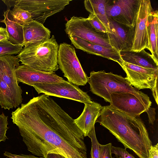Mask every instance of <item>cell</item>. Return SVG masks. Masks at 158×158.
Wrapping results in <instances>:
<instances>
[{
    "mask_svg": "<svg viewBox=\"0 0 158 158\" xmlns=\"http://www.w3.org/2000/svg\"><path fill=\"white\" fill-rule=\"evenodd\" d=\"M11 115L28 150L33 155L44 157L53 153L65 158H87L83 133L49 96L34 97Z\"/></svg>",
    "mask_w": 158,
    "mask_h": 158,
    "instance_id": "cell-1",
    "label": "cell"
},
{
    "mask_svg": "<svg viewBox=\"0 0 158 158\" xmlns=\"http://www.w3.org/2000/svg\"><path fill=\"white\" fill-rule=\"evenodd\" d=\"M96 122L107 129L125 149L132 150L139 158H148L152 143L140 116H131L110 105L102 106Z\"/></svg>",
    "mask_w": 158,
    "mask_h": 158,
    "instance_id": "cell-2",
    "label": "cell"
},
{
    "mask_svg": "<svg viewBox=\"0 0 158 158\" xmlns=\"http://www.w3.org/2000/svg\"><path fill=\"white\" fill-rule=\"evenodd\" d=\"M59 45L54 36L39 43L24 47L16 56L23 65L41 72L52 73L59 69Z\"/></svg>",
    "mask_w": 158,
    "mask_h": 158,
    "instance_id": "cell-3",
    "label": "cell"
},
{
    "mask_svg": "<svg viewBox=\"0 0 158 158\" xmlns=\"http://www.w3.org/2000/svg\"><path fill=\"white\" fill-rule=\"evenodd\" d=\"M88 82L93 94L110 103L113 93L128 92L137 95L144 94L132 86L125 77L104 70L90 72Z\"/></svg>",
    "mask_w": 158,
    "mask_h": 158,
    "instance_id": "cell-4",
    "label": "cell"
},
{
    "mask_svg": "<svg viewBox=\"0 0 158 158\" xmlns=\"http://www.w3.org/2000/svg\"><path fill=\"white\" fill-rule=\"evenodd\" d=\"M59 68L68 81L77 86L85 85L89 77L84 71L76 55L75 48L66 43L59 45L57 56Z\"/></svg>",
    "mask_w": 158,
    "mask_h": 158,
    "instance_id": "cell-5",
    "label": "cell"
},
{
    "mask_svg": "<svg viewBox=\"0 0 158 158\" xmlns=\"http://www.w3.org/2000/svg\"><path fill=\"white\" fill-rule=\"evenodd\" d=\"M110 98V106L133 117L147 112L152 104L149 97L145 94L137 95L128 92L114 93Z\"/></svg>",
    "mask_w": 158,
    "mask_h": 158,
    "instance_id": "cell-6",
    "label": "cell"
},
{
    "mask_svg": "<svg viewBox=\"0 0 158 158\" xmlns=\"http://www.w3.org/2000/svg\"><path fill=\"white\" fill-rule=\"evenodd\" d=\"M65 31L69 35H74L92 43L113 48L107 33L98 31L86 18L73 16L65 24Z\"/></svg>",
    "mask_w": 158,
    "mask_h": 158,
    "instance_id": "cell-7",
    "label": "cell"
},
{
    "mask_svg": "<svg viewBox=\"0 0 158 158\" xmlns=\"http://www.w3.org/2000/svg\"><path fill=\"white\" fill-rule=\"evenodd\" d=\"M71 0H18L15 5L28 12L33 20L43 24L47 18L63 10Z\"/></svg>",
    "mask_w": 158,
    "mask_h": 158,
    "instance_id": "cell-8",
    "label": "cell"
},
{
    "mask_svg": "<svg viewBox=\"0 0 158 158\" xmlns=\"http://www.w3.org/2000/svg\"><path fill=\"white\" fill-rule=\"evenodd\" d=\"M38 94L67 98L84 103L91 102L90 97L78 86L68 81L37 83L32 85Z\"/></svg>",
    "mask_w": 158,
    "mask_h": 158,
    "instance_id": "cell-9",
    "label": "cell"
},
{
    "mask_svg": "<svg viewBox=\"0 0 158 158\" xmlns=\"http://www.w3.org/2000/svg\"><path fill=\"white\" fill-rule=\"evenodd\" d=\"M141 0H107L106 10L108 19L135 27Z\"/></svg>",
    "mask_w": 158,
    "mask_h": 158,
    "instance_id": "cell-10",
    "label": "cell"
},
{
    "mask_svg": "<svg viewBox=\"0 0 158 158\" xmlns=\"http://www.w3.org/2000/svg\"><path fill=\"white\" fill-rule=\"evenodd\" d=\"M153 10L150 0H141L130 51L138 52L145 48L149 50L148 25L149 16Z\"/></svg>",
    "mask_w": 158,
    "mask_h": 158,
    "instance_id": "cell-11",
    "label": "cell"
},
{
    "mask_svg": "<svg viewBox=\"0 0 158 158\" xmlns=\"http://www.w3.org/2000/svg\"><path fill=\"white\" fill-rule=\"evenodd\" d=\"M120 66L127 74L126 80L139 90H152L158 81V69L143 67L123 61Z\"/></svg>",
    "mask_w": 158,
    "mask_h": 158,
    "instance_id": "cell-12",
    "label": "cell"
},
{
    "mask_svg": "<svg viewBox=\"0 0 158 158\" xmlns=\"http://www.w3.org/2000/svg\"><path fill=\"white\" fill-rule=\"evenodd\" d=\"M110 43L112 48L119 52L130 50L132 46L135 27L131 28L108 19Z\"/></svg>",
    "mask_w": 158,
    "mask_h": 158,
    "instance_id": "cell-13",
    "label": "cell"
},
{
    "mask_svg": "<svg viewBox=\"0 0 158 158\" xmlns=\"http://www.w3.org/2000/svg\"><path fill=\"white\" fill-rule=\"evenodd\" d=\"M19 61V59L14 56H0V77L8 85L20 104L22 102V91L15 73L20 65Z\"/></svg>",
    "mask_w": 158,
    "mask_h": 158,
    "instance_id": "cell-14",
    "label": "cell"
},
{
    "mask_svg": "<svg viewBox=\"0 0 158 158\" xmlns=\"http://www.w3.org/2000/svg\"><path fill=\"white\" fill-rule=\"evenodd\" d=\"M15 73L18 81L31 86L37 83L61 82L65 81L55 72L37 71L24 65H19L15 69Z\"/></svg>",
    "mask_w": 158,
    "mask_h": 158,
    "instance_id": "cell-15",
    "label": "cell"
},
{
    "mask_svg": "<svg viewBox=\"0 0 158 158\" xmlns=\"http://www.w3.org/2000/svg\"><path fill=\"white\" fill-rule=\"evenodd\" d=\"M68 36L71 44L77 49L88 54L111 60L117 62L120 66L123 63L119 52L114 48H107L94 44L74 35Z\"/></svg>",
    "mask_w": 158,
    "mask_h": 158,
    "instance_id": "cell-16",
    "label": "cell"
},
{
    "mask_svg": "<svg viewBox=\"0 0 158 158\" xmlns=\"http://www.w3.org/2000/svg\"><path fill=\"white\" fill-rule=\"evenodd\" d=\"M83 112L74 120L76 126L82 132L84 137L88 136L99 116L102 106L99 103L93 101L84 103Z\"/></svg>",
    "mask_w": 158,
    "mask_h": 158,
    "instance_id": "cell-17",
    "label": "cell"
},
{
    "mask_svg": "<svg viewBox=\"0 0 158 158\" xmlns=\"http://www.w3.org/2000/svg\"><path fill=\"white\" fill-rule=\"evenodd\" d=\"M24 42L23 47L45 41L50 38L51 31L34 20L23 26Z\"/></svg>",
    "mask_w": 158,
    "mask_h": 158,
    "instance_id": "cell-18",
    "label": "cell"
},
{
    "mask_svg": "<svg viewBox=\"0 0 158 158\" xmlns=\"http://www.w3.org/2000/svg\"><path fill=\"white\" fill-rule=\"evenodd\" d=\"M119 53L122 60L124 62L143 67L158 69V64L151 54L144 49L138 52L123 51Z\"/></svg>",
    "mask_w": 158,
    "mask_h": 158,
    "instance_id": "cell-19",
    "label": "cell"
},
{
    "mask_svg": "<svg viewBox=\"0 0 158 158\" xmlns=\"http://www.w3.org/2000/svg\"><path fill=\"white\" fill-rule=\"evenodd\" d=\"M148 32L149 51L154 60L158 64V12L153 10L149 16Z\"/></svg>",
    "mask_w": 158,
    "mask_h": 158,
    "instance_id": "cell-20",
    "label": "cell"
},
{
    "mask_svg": "<svg viewBox=\"0 0 158 158\" xmlns=\"http://www.w3.org/2000/svg\"><path fill=\"white\" fill-rule=\"evenodd\" d=\"M107 0H85L84 1L85 9L90 14L95 15L109 31V20L107 16L106 8Z\"/></svg>",
    "mask_w": 158,
    "mask_h": 158,
    "instance_id": "cell-21",
    "label": "cell"
},
{
    "mask_svg": "<svg viewBox=\"0 0 158 158\" xmlns=\"http://www.w3.org/2000/svg\"><path fill=\"white\" fill-rule=\"evenodd\" d=\"M3 16L4 19L0 22L6 25L9 40L13 44H22L24 42L23 26L9 20L5 13Z\"/></svg>",
    "mask_w": 158,
    "mask_h": 158,
    "instance_id": "cell-22",
    "label": "cell"
},
{
    "mask_svg": "<svg viewBox=\"0 0 158 158\" xmlns=\"http://www.w3.org/2000/svg\"><path fill=\"white\" fill-rule=\"evenodd\" d=\"M19 105L8 85L0 77V105L2 108L9 110Z\"/></svg>",
    "mask_w": 158,
    "mask_h": 158,
    "instance_id": "cell-23",
    "label": "cell"
},
{
    "mask_svg": "<svg viewBox=\"0 0 158 158\" xmlns=\"http://www.w3.org/2000/svg\"><path fill=\"white\" fill-rule=\"evenodd\" d=\"M8 19L23 26L31 23L33 20L31 14L16 5L12 10H7L4 12Z\"/></svg>",
    "mask_w": 158,
    "mask_h": 158,
    "instance_id": "cell-24",
    "label": "cell"
},
{
    "mask_svg": "<svg viewBox=\"0 0 158 158\" xmlns=\"http://www.w3.org/2000/svg\"><path fill=\"white\" fill-rule=\"evenodd\" d=\"M23 47L22 45L13 44L9 40L0 41V56L19 54Z\"/></svg>",
    "mask_w": 158,
    "mask_h": 158,
    "instance_id": "cell-25",
    "label": "cell"
},
{
    "mask_svg": "<svg viewBox=\"0 0 158 158\" xmlns=\"http://www.w3.org/2000/svg\"><path fill=\"white\" fill-rule=\"evenodd\" d=\"M91 139V147L90 158H100L99 143L95 134L94 127L89 132L88 136Z\"/></svg>",
    "mask_w": 158,
    "mask_h": 158,
    "instance_id": "cell-26",
    "label": "cell"
},
{
    "mask_svg": "<svg viewBox=\"0 0 158 158\" xmlns=\"http://www.w3.org/2000/svg\"><path fill=\"white\" fill-rule=\"evenodd\" d=\"M87 19L92 26L97 31L105 33H107L106 28L95 15L89 14Z\"/></svg>",
    "mask_w": 158,
    "mask_h": 158,
    "instance_id": "cell-27",
    "label": "cell"
},
{
    "mask_svg": "<svg viewBox=\"0 0 158 158\" xmlns=\"http://www.w3.org/2000/svg\"><path fill=\"white\" fill-rule=\"evenodd\" d=\"M7 117L3 113L0 114V142L2 141H5L7 139L6 136V132L8 129Z\"/></svg>",
    "mask_w": 158,
    "mask_h": 158,
    "instance_id": "cell-28",
    "label": "cell"
},
{
    "mask_svg": "<svg viewBox=\"0 0 158 158\" xmlns=\"http://www.w3.org/2000/svg\"><path fill=\"white\" fill-rule=\"evenodd\" d=\"M112 144L109 143L105 145L99 144L100 158H113L112 156Z\"/></svg>",
    "mask_w": 158,
    "mask_h": 158,
    "instance_id": "cell-29",
    "label": "cell"
},
{
    "mask_svg": "<svg viewBox=\"0 0 158 158\" xmlns=\"http://www.w3.org/2000/svg\"><path fill=\"white\" fill-rule=\"evenodd\" d=\"M111 153L114 154L115 158H135L133 155L127 151L126 149L120 147L112 146Z\"/></svg>",
    "mask_w": 158,
    "mask_h": 158,
    "instance_id": "cell-30",
    "label": "cell"
},
{
    "mask_svg": "<svg viewBox=\"0 0 158 158\" xmlns=\"http://www.w3.org/2000/svg\"><path fill=\"white\" fill-rule=\"evenodd\" d=\"M4 155L5 156L9 158H44L43 157H37L31 155H26L21 154L17 155L14 154L7 151L5 152L4 153Z\"/></svg>",
    "mask_w": 158,
    "mask_h": 158,
    "instance_id": "cell-31",
    "label": "cell"
},
{
    "mask_svg": "<svg viewBox=\"0 0 158 158\" xmlns=\"http://www.w3.org/2000/svg\"><path fill=\"white\" fill-rule=\"evenodd\" d=\"M148 158H158V144L150 147L149 151Z\"/></svg>",
    "mask_w": 158,
    "mask_h": 158,
    "instance_id": "cell-32",
    "label": "cell"
},
{
    "mask_svg": "<svg viewBox=\"0 0 158 158\" xmlns=\"http://www.w3.org/2000/svg\"><path fill=\"white\" fill-rule=\"evenodd\" d=\"M155 109L150 107L147 112L148 114L149 123L153 124L155 120Z\"/></svg>",
    "mask_w": 158,
    "mask_h": 158,
    "instance_id": "cell-33",
    "label": "cell"
},
{
    "mask_svg": "<svg viewBox=\"0 0 158 158\" xmlns=\"http://www.w3.org/2000/svg\"><path fill=\"white\" fill-rule=\"evenodd\" d=\"M9 40V37L6 28L0 27V41Z\"/></svg>",
    "mask_w": 158,
    "mask_h": 158,
    "instance_id": "cell-34",
    "label": "cell"
},
{
    "mask_svg": "<svg viewBox=\"0 0 158 158\" xmlns=\"http://www.w3.org/2000/svg\"><path fill=\"white\" fill-rule=\"evenodd\" d=\"M153 96L156 101V104L158 105V81L157 82L153 88L152 89Z\"/></svg>",
    "mask_w": 158,
    "mask_h": 158,
    "instance_id": "cell-35",
    "label": "cell"
},
{
    "mask_svg": "<svg viewBox=\"0 0 158 158\" xmlns=\"http://www.w3.org/2000/svg\"><path fill=\"white\" fill-rule=\"evenodd\" d=\"M44 158H65L62 156L56 153H48L47 154Z\"/></svg>",
    "mask_w": 158,
    "mask_h": 158,
    "instance_id": "cell-36",
    "label": "cell"
},
{
    "mask_svg": "<svg viewBox=\"0 0 158 158\" xmlns=\"http://www.w3.org/2000/svg\"><path fill=\"white\" fill-rule=\"evenodd\" d=\"M15 1L16 0H2L7 6L8 8L7 10H9L11 7L14 6L15 5Z\"/></svg>",
    "mask_w": 158,
    "mask_h": 158,
    "instance_id": "cell-37",
    "label": "cell"
},
{
    "mask_svg": "<svg viewBox=\"0 0 158 158\" xmlns=\"http://www.w3.org/2000/svg\"><path fill=\"white\" fill-rule=\"evenodd\" d=\"M115 158H121L120 157H118Z\"/></svg>",
    "mask_w": 158,
    "mask_h": 158,
    "instance_id": "cell-38",
    "label": "cell"
},
{
    "mask_svg": "<svg viewBox=\"0 0 158 158\" xmlns=\"http://www.w3.org/2000/svg\"><path fill=\"white\" fill-rule=\"evenodd\" d=\"M6 158H8V157H6Z\"/></svg>",
    "mask_w": 158,
    "mask_h": 158,
    "instance_id": "cell-39",
    "label": "cell"
}]
</instances>
